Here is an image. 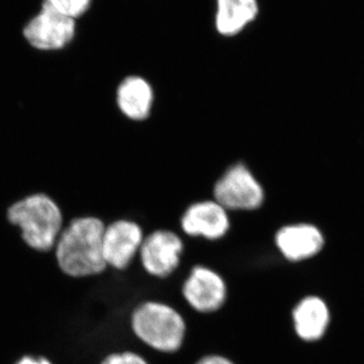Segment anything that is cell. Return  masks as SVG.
<instances>
[{"label":"cell","mask_w":364,"mask_h":364,"mask_svg":"<svg viewBox=\"0 0 364 364\" xmlns=\"http://www.w3.org/2000/svg\"><path fill=\"white\" fill-rule=\"evenodd\" d=\"M105 229L104 220L93 215L67 222L53 250L60 272L72 279L102 274L107 268L102 249Z\"/></svg>","instance_id":"6da1fadb"},{"label":"cell","mask_w":364,"mask_h":364,"mask_svg":"<svg viewBox=\"0 0 364 364\" xmlns=\"http://www.w3.org/2000/svg\"><path fill=\"white\" fill-rule=\"evenodd\" d=\"M6 217L26 247L37 253H52L65 226L61 208L45 193H33L13 203Z\"/></svg>","instance_id":"7a4b0ae2"},{"label":"cell","mask_w":364,"mask_h":364,"mask_svg":"<svg viewBox=\"0 0 364 364\" xmlns=\"http://www.w3.org/2000/svg\"><path fill=\"white\" fill-rule=\"evenodd\" d=\"M132 331L136 338L161 353L181 350L186 336V323L173 306L148 301L136 306L131 316Z\"/></svg>","instance_id":"3957f363"},{"label":"cell","mask_w":364,"mask_h":364,"mask_svg":"<svg viewBox=\"0 0 364 364\" xmlns=\"http://www.w3.org/2000/svg\"><path fill=\"white\" fill-rule=\"evenodd\" d=\"M21 35L26 44L36 51H63L77 37V23L43 1L41 11L26 23Z\"/></svg>","instance_id":"277c9868"},{"label":"cell","mask_w":364,"mask_h":364,"mask_svg":"<svg viewBox=\"0 0 364 364\" xmlns=\"http://www.w3.org/2000/svg\"><path fill=\"white\" fill-rule=\"evenodd\" d=\"M215 200L226 210H252L264 202V191L244 164L233 165L214 188Z\"/></svg>","instance_id":"5b68a950"},{"label":"cell","mask_w":364,"mask_h":364,"mask_svg":"<svg viewBox=\"0 0 364 364\" xmlns=\"http://www.w3.org/2000/svg\"><path fill=\"white\" fill-rule=\"evenodd\" d=\"M182 296L193 310L213 314L221 310L228 299L226 282L212 268L195 267L182 286Z\"/></svg>","instance_id":"8992f818"},{"label":"cell","mask_w":364,"mask_h":364,"mask_svg":"<svg viewBox=\"0 0 364 364\" xmlns=\"http://www.w3.org/2000/svg\"><path fill=\"white\" fill-rule=\"evenodd\" d=\"M182 253L183 242L178 235L168 230H158L144 238L139 256L148 274L165 279L178 268Z\"/></svg>","instance_id":"52a82bcc"},{"label":"cell","mask_w":364,"mask_h":364,"mask_svg":"<svg viewBox=\"0 0 364 364\" xmlns=\"http://www.w3.org/2000/svg\"><path fill=\"white\" fill-rule=\"evenodd\" d=\"M144 238L142 229L135 222L117 220L105 225L102 249L107 268H128L140 252Z\"/></svg>","instance_id":"ba28073f"},{"label":"cell","mask_w":364,"mask_h":364,"mask_svg":"<svg viewBox=\"0 0 364 364\" xmlns=\"http://www.w3.org/2000/svg\"><path fill=\"white\" fill-rule=\"evenodd\" d=\"M324 234L310 223H296L280 228L275 234V246L291 262L315 257L325 247Z\"/></svg>","instance_id":"9c48e42d"},{"label":"cell","mask_w":364,"mask_h":364,"mask_svg":"<svg viewBox=\"0 0 364 364\" xmlns=\"http://www.w3.org/2000/svg\"><path fill=\"white\" fill-rule=\"evenodd\" d=\"M181 223L184 233L207 240H219L230 229L227 210L215 200L193 203L182 215Z\"/></svg>","instance_id":"30bf717a"},{"label":"cell","mask_w":364,"mask_h":364,"mask_svg":"<svg viewBox=\"0 0 364 364\" xmlns=\"http://www.w3.org/2000/svg\"><path fill=\"white\" fill-rule=\"evenodd\" d=\"M291 317L296 336L305 342H316L324 337L331 315L324 299L306 296L294 306Z\"/></svg>","instance_id":"8fae6325"},{"label":"cell","mask_w":364,"mask_h":364,"mask_svg":"<svg viewBox=\"0 0 364 364\" xmlns=\"http://www.w3.org/2000/svg\"><path fill=\"white\" fill-rule=\"evenodd\" d=\"M154 93L146 79L128 76L119 82L116 90L117 109L128 119L143 121L149 117Z\"/></svg>","instance_id":"7c38bea8"},{"label":"cell","mask_w":364,"mask_h":364,"mask_svg":"<svg viewBox=\"0 0 364 364\" xmlns=\"http://www.w3.org/2000/svg\"><path fill=\"white\" fill-rule=\"evenodd\" d=\"M257 0H217L215 26L225 37H234L257 18Z\"/></svg>","instance_id":"4fadbf2b"},{"label":"cell","mask_w":364,"mask_h":364,"mask_svg":"<svg viewBox=\"0 0 364 364\" xmlns=\"http://www.w3.org/2000/svg\"><path fill=\"white\" fill-rule=\"evenodd\" d=\"M52 9L68 18L77 20L90 9L91 0H44Z\"/></svg>","instance_id":"5bb4252c"},{"label":"cell","mask_w":364,"mask_h":364,"mask_svg":"<svg viewBox=\"0 0 364 364\" xmlns=\"http://www.w3.org/2000/svg\"><path fill=\"white\" fill-rule=\"evenodd\" d=\"M100 364H149L140 354L133 351L114 352L102 359Z\"/></svg>","instance_id":"9a60e30c"},{"label":"cell","mask_w":364,"mask_h":364,"mask_svg":"<svg viewBox=\"0 0 364 364\" xmlns=\"http://www.w3.org/2000/svg\"><path fill=\"white\" fill-rule=\"evenodd\" d=\"M195 364H235L231 359L226 356L219 355V354H210V355L203 356L200 360L196 361Z\"/></svg>","instance_id":"2e32d148"},{"label":"cell","mask_w":364,"mask_h":364,"mask_svg":"<svg viewBox=\"0 0 364 364\" xmlns=\"http://www.w3.org/2000/svg\"><path fill=\"white\" fill-rule=\"evenodd\" d=\"M14 364H53L49 359L41 356L26 355L18 359Z\"/></svg>","instance_id":"e0dca14e"}]
</instances>
